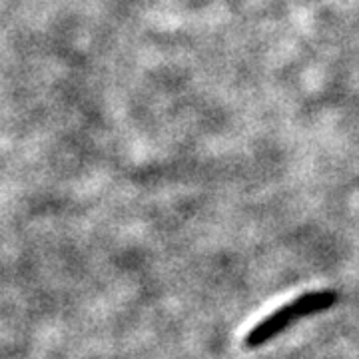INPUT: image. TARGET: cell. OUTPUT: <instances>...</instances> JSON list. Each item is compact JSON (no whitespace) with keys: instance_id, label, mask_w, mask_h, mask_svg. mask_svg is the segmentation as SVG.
<instances>
[{"instance_id":"6da1fadb","label":"cell","mask_w":359,"mask_h":359,"mask_svg":"<svg viewBox=\"0 0 359 359\" xmlns=\"http://www.w3.org/2000/svg\"><path fill=\"white\" fill-rule=\"evenodd\" d=\"M337 302L335 292H309V294L299 295L297 299L285 304L280 309H276L271 316H268L266 320H262L256 327L245 335V346L257 347L264 346L268 339L276 337L278 334H282L287 325H292L294 321L302 320L306 316L318 313L323 309L332 308Z\"/></svg>"}]
</instances>
